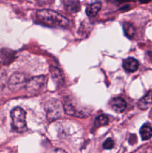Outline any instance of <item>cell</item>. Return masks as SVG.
Segmentation results:
<instances>
[{
  "label": "cell",
  "mask_w": 152,
  "mask_h": 153,
  "mask_svg": "<svg viewBox=\"0 0 152 153\" xmlns=\"http://www.w3.org/2000/svg\"><path fill=\"white\" fill-rule=\"evenodd\" d=\"M50 71L52 77L53 78L54 81L56 84L59 85H63L64 83V76L61 70L58 69V67H51Z\"/></svg>",
  "instance_id": "obj_8"
},
{
  "label": "cell",
  "mask_w": 152,
  "mask_h": 153,
  "mask_svg": "<svg viewBox=\"0 0 152 153\" xmlns=\"http://www.w3.org/2000/svg\"><path fill=\"white\" fill-rule=\"evenodd\" d=\"M12 128L17 132H22L26 128V114L21 108H15L10 112Z\"/></svg>",
  "instance_id": "obj_2"
},
{
  "label": "cell",
  "mask_w": 152,
  "mask_h": 153,
  "mask_svg": "<svg viewBox=\"0 0 152 153\" xmlns=\"http://www.w3.org/2000/svg\"><path fill=\"white\" fill-rule=\"evenodd\" d=\"M46 80L45 76H37L28 80L25 85V88L29 92L36 93L42 89L45 85Z\"/></svg>",
  "instance_id": "obj_5"
},
{
  "label": "cell",
  "mask_w": 152,
  "mask_h": 153,
  "mask_svg": "<svg viewBox=\"0 0 152 153\" xmlns=\"http://www.w3.org/2000/svg\"><path fill=\"white\" fill-rule=\"evenodd\" d=\"M152 104V90H151L144 97L139 100L138 106L142 110L148 108L149 106Z\"/></svg>",
  "instance_id": "obj_9"
},
{
  "label": "cell",
  "mask_w": 152,
  "mask_h": 153,
  "mask_svg": "<svg viewBox=\"0 0 152 153\" xmlns=\"http://www.w3.org/2000/svg\"><path fill=\"white\" fill-rule=\"evenodd\" d=\"M53 153H66V151H64L63 149H57L54 151Z\"/></svg>",
  "instance_id": "obj_16"
},
{
  "label": "cell",
  "mask_w": 152,
  "mask_h": 153,
  "mask_svg": "<svg viewBox=\"0 0 152 153\" xmlns=\"http://www.w3.org/2000/svg\"><path fill=\"white\" fill-rule=\"evenodd\" d=\"M63 108L61 105L60 101L55 99H51L46 103V111L47 118L50 121L58 119L62 114Z\"/></svg>",
  "instance_id": "obj_3"
},
{
  "label": "cell",
  "mask_w": 152,
  "mask_h": 153,
  "mask_svg": "<svg viewBox=\"0 0 152 153\" xmlns=\"http://www.w3.org/2000/svg\"><path fill=\"white\" fill-rule=\"evenodd\" d=\"M37 18L41 23L52 27H66L69 23L66 17L49 9L37 10Z\"/></svg>",
  "instance_id": "obj_1"
},
{
  "label": "cell",
  "mask_w": 152,
  "mask_h": 153,
  "mask_svg": "<svg viewBox=\"0 0 152 153\" xmlns=\"http://www.w3.org/2000/svg\"><path fill=\"white\" fill-rule=\"evenodd\" d=\"M109 123V118L108 117L104 114L99 115L95 118V126L96 127L104 126L107 125Z\"/></svg>",
  "instance_id": "obj_14"
},
{
  "label": "cell",
  "mask_w": 152,
  "mask_h": 153,
  "mask_svg": "<svg viewBox=\"0 0 152 153\" xmlns=\"http://www.w3.org/2000/svg\"><path fill=\"white\" fill-rule=\"evenodd\" d=\"M140 136L143 140H147L152 137V128L149 124L146 123L140 128Z\"/></svg>",
  "instance_id": "obj_11"
},
{
  "label": "cell",
  "mask_w": 152,
  "mask_h": 153,
  "mask_svg": "<svg viewBox=\"0 0 152 153\" xmlns=\"http://www.w3.org/2000/svg\"><path fill=\"white\" fill-rule=\"evenodd\" d=\"M114 140L112 138H108L103 143V148L104 149H111L114 146Z\"/></svg>",
  "instance_id": "obj_15"
},
{
  "label": "cell",
  "mask_w": 152,
  "mask_h": 153,
  "mask_svg": "<svg viewBox=\"0 0 152 153\" xmlns=\"http://www.w3.org/2000/svg\"><path fill=\"white\" fill-rule=\"evenodd\" d=\"M101 2H98V1L89 4L86 8V15L88 16H89V17H93V16H96L98 11L101 10Z\"/></svg>",
  "instance_id": "obj_10"
},
{
  "label": "cell",
  "mask_w": 152,
  "mask_h": 153,
  "mask_svg": "<svg viewBox=\"0 0 152 153\" xmlns=\"http://www.w3.org/2000/svg\"><path fill=\"white\" fill-rule=\"evenodd\" d=\"M123 67L127 72L134 73L139 68V62L134 58H128L124 61Z\"/></svg>",
  "instance_id": "obj_7"
},
{
  "label": "cell",
  "mask_w": 152,
  "mask_h": 153,
  "mask_svg": "<svg viewBox=\"0 0 152 153\" xmlns=\"http://www.w3.org/2000/svg\"><path fill=\"white\" fill-rule=\"evenodd\" d=\"M27 79L25 75L20 73H15L10 76L8 81V86L12 91H18L25 86L27 83Z\"/></svg>",
  "instance_id": "obj_4"
},
{
  "label": "cell",
  "mask_w": 152,
  "mask_h": 153,
  "mask_svg": "<svg viewBox=\"0 0 152 153\" xmlns=\"http://www.w3.org/2000/svg\"><path fill=\"white\" fill-rule=\"evenodd\" d=\"M123 28L124 31H125V35L129 37V38H133L134 36L135 35V28L131 23L125 22L123 25Z\"/></svg>",
  "instance_id": "obj_13"
},
{
  "label": "cell",
  "mask_w": 152,
  "mask_h": 153,
  "mask_svg": "<svg viewBox=\"0 0 152 153\" xmlns=\"http://www.w3.org/2000/svg\"><path fill=\"white\" fill-rule=\"evenodd\" d=\"M66 8L71 13H76L80 9V4L76 1H64Z\"/></svg>",
  "instance_id": "obj_12"
},
{
  "label": "cell",
  "mask_w": 152,
  "mask_h": 153,
  "mask_svg": "<svg viewBox=\"0 0 152 153\" xmlns=\"http://www.w3.org/2000/svg\"><path fill=\"white\" fill-rule=\"evenodd\" d=\"M127 107V103L124 99L116 97L111 101V108L116 113H122Z\"/></svg>",
  "instance_id": "obj_6"
},
{
  "label": "cell",
  "mask_w": 152,
  "mask_h": 153,
  "mask_svg": "<svg viewBox=\"0 0 152 153\" xmlns=\"http://www.w3.org/2000/svg\"><path fill=\"white\" fill-rule=\"evenodd\" d=\"M1 55H0V62H1Z\"/></svg>",
  "instance_id": "obj_17"
}]
</instances>
